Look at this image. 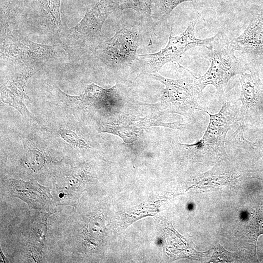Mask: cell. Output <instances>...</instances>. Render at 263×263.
<instances>
[{"label":"cell","mask_w":263,"mask_h":263,"mask_svg":"<svg viewBox=\"0 0 263 263\" xmlns=\"http://www.w3.org/2000/svg\"><path fill=\"white\" fill-rule=\"evenodd\" d=\"M207 113L209 122L203 137L192 144L177 143L181 147L190 151L202 154H225V137L233 123L242 121L240 109L233 101L225 102L220 111L216 114H210L207 111L198 109Z\"/></svg>","instance_id":"1"},{"label":"cell","mask_w":263,"mask_h":263,"mask_svg":"<svg viewBox=\"0 0 263 263\" xmlns=\"http://www.w3.org/2000/svg\"><path fill=\"white\" fill-rule=\"evenodd\" d=\"M196 21L190 22L186 30L177 36H173L171 30L167 45L158 52L137 55L136 59L143 71L148 73H156L164 64L178 61L187 51L193 47L202 46L208 50L212 49L218 34L210 38H196Z\"/></svg>","instance_id":"2"},{"label":"cell","mask_w":263,"mask_h":263,"mask_svg":"<svg viewBox=\"0 0 263 263\" xmlns=\"http://www.w3.org/2000/svg\"><path fill=\"white\" fill-rule=\"evenodd\" d=\"M207 57L210 64L202 75L196 77L202 92L208 85L213 86L218 94H222L226 89L229 80L234 76L244 73L242 61L236 57L235 50L231 45H224L208 50Z\"/></svg>","instance_id":"3"},{"label":"cell","mask_w":263,"mask_h":263,"mask_svg":"<svg viewBox=\"0 0 263 263\" xmlns=\"http://www.w3.org/2000/svg\"><path fill=\"white\" fill-rule=\"evenodd\" d=\"M139 36L132 28H123L111 38L100 42L94 49L96 56L112 67L131 64L136 59Z\"/></svg>","instance_id":"4"},{"label":"cell","mask_w":263,"mask_h":263,"mask_svg":"<svg viewBox=\"0 0 263 263\" xmlns=\"http://www.w3.org/2000/svg\"><path fill=\"white\" fill-rule=\"evenodd\" d=\"M172 79L166 78L158 74H152L153 78L163 84L161 101L171 112L186 115L198 110V96L201 93L195 76Z\"/></svg>","instance_id":"5"},{"label":"cell","mask_w":263,"mask_h":263,"mask_svg":"<svg viewBox=\"0 0 263 263\" xmlns=\"http://www.w3.org/2000/svg\"><path fill=\"white\" fill-rule=\"evenodd\" d=\"M58 90L59 96L69 107H86L102 114L115 112L122 101L118 85L104 89L92 83L87 86L83 94L78 95L68 94L59 88Z\"/></svg>","instance_id":"6"},{"label":"cell","mask_w":263,"mask_h":263,"mask_svg":"<svg viewBox=\"0 0 263 263\" xmlns=\"http://www.w3.org/2000/svg\"><path fill=\"white\" fill-rule=\"evenodd\" d=\"M1 53L15 60L38 61L54 57L57 53V46L39 44L23 37L10 34L2 41Z\"/></svg>","instance_id":"7"},{"label":"cell","mask_w":263,"mask_h":263,"mask_svg":"<svg viewBox=\"0 0 263 263\" xmlns=\"http://www.w3.org/2000/svg\"><path fill=\"white\" fill-rule=\"evenodd\" d=\"M155 126L179 130H182L184 127V124L178 121L165 123L147 118L127 116L103 122L101 125L100 132L118 135L125 142L129 143L142 136L147 128Z\"/></svg>","instance_id":"8"},{"label":"cell","mask_w":263,"mask_h":263,"mask_svg":"<svg viewBox=\"0 0 263 263\" xmlns=\"http://www.w3.org/2000/svg\"><path fill=\"white\" fill-rule=\"evenodd\" d=\"M241 101L240 113L242 121L258 120L263 114V90L258 77L252 73L240 75Z\"/></svg>","instance_id":"9"},{"label":"cell","mask_w":263,"mask_h":263,"mask_svg":"<svg viewBox=\"0 0 263 263\" xmlns=\"http://www.w3.org/2000/svg\"><path fill=\"white\" fill-rule=\"evenodd\" d=\"M34 69L29 68L14 75L1 88V101L18 111L22 116L34 118L26 107L24 100H30L25 92L28 80L34 74Z\"/></svg>","instance_id":"10"},{"label":"cell","mask_w":263,"mask_h":263,"mask_svg":"<svg viewBox=\"0 0 263 263\" xmlns=\"http://www.w3.org/2000/svg\"><path fill=\"white\" fill-rule=\"evenodd\" d=\"M115 6L114 0H100L70 30L88 38H94L100 33L102 26Z\"/></svg>","instance_id":"11"},{"label":"cell","mask_w":263,"mask_h":263,"mask_svg":"<svg viewBox=\"0 0 263 263\" xmlns=\"http://www.w3.org/2000/svg\"><path fill=\"white\" fill-rule=\"evenodd\" d=\"M231 45L235 50L251 54H263V15L260 13L251 20L248 26Z\"/></svg>","instance_id":"12"},{"label":"cell","mask_w":263,"mask_h":263,"mask_svg":"<svg viewBox=\"0 0 263 263\" xmlns=\"http://www.w3.org/2000/svg\"><path fill=\"white\" fill-rule=\"evenodd\" d=\"M11 184L14 195L21 198L33 208L43 207L52 198L49 189L35 180L24 182L14 179L11 181Z\"/></svg>","instance_id":"13"},{"label":"cell","mask_w":263,"mask_h":263,"mask_svg":"<svg viewBox=\"0 0 263 263\" xmlns=\"http://www.w3.org/2000/svg\"><path fill=\"white\" fill-rule=\"evenodd\" d=\"M61 0H38L45 18L53 29L59 30L61 27L60 15Z\"/></svg>","instance_id":"14"},{"label":"cell","mask_w":263,"mask_h":263,"mask_svg":"<svg viewBox=\"0 0 263 263\" xmlns=\"http://www.w3.org/2000/svg\"><path fill=\"white\" fill-rule=\"evenodd\" d=\"M115 6L119 9H132L148 18L152 23L151 18L152 0H116Z\"/></svg>","instance_id":"15"},{"label":"cell","mask_w":263,"mask_h":263,"mask_svg":"<svg viewBox=\"0 0 263 263\" xmlns=\"http://www.w3.org/2000/svg\"><path fill=\"white\" fill-rule=\"evenodd\" d=\"M192 0H159V5L154 15V17L161 21L166 20L178 5L184 2Z\"/></svg>","instance_id":"16"},{"label":"cell","mask_w":263,"mask_h":263,"mask_svg":"<svg viewBox=\"0 0 263 263\" xmlns=\"http://www.w3.org/2000/svg\"><path fill=\"white\" fill-rule=\"evenodd\" d=\"M26 162L33 169H40L45 164V157L40 150L33 149L28 150L26 153Z\"/></svg>","instance_id":"17"},{"label":"cell","mask_w":263,"mask_h":263,"mask_svg":"<svg viewBox=\"0 0 263 263\" xmlns=\"http://www.w3.org/2000/svg\"><path fill=\"white\" fill-rule=\"evenodd\" d=\"M58 133L65 142L75 147L80 149L89 148L88 145L84 140L73 131L61 129L58 131Z\"/></svg>","instance_id":"18"},{"label":"cell","mask_w":263,"mask_h":263,"mask_svg":"<svg viewBox=\"0 0 263 263\" xmlns=\"http://www.w3.org/2000/svg\"><path fill=\"white\" fill-rule=\"evenodd\" d=\"M252 237L256 241L258 237L263 234V209H260L254 215L251 222Z\"/></svg>","instance_id":"19"},{"label":"cell","mask_w":263,"mask_h":263,"mask_svg":"<svg viewBox=\"0 0 263 263\" xmlns=\"http://www.w3.org/2000/svg\"><path fill=\"white\" fill-rule=\"evenodd\" d=\"M258 144L259 145L260 152L263 158V139L260 141L259 143H258Z\"/></svg>","instance_id":"20"}]
</instances>
